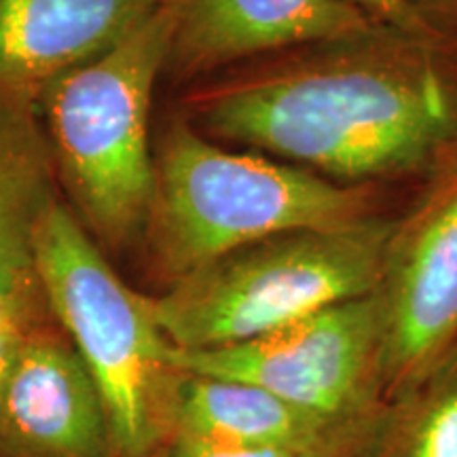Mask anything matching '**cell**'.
Instances as JSON below:
<instances>
[{
	"instance_id": "6da1fadb",
	"label": "cell",
	"mask_w": 457,
	"mask_h": 457,
	"mask_svg": "<svg viewBox=\"0 0 457 457\" xmlns=\"http://www.w3.org/2000/svg\"><path fill=\"white\" fill-rule=\"evenodd\" d=\"M426 45L379 26L307 64L210 96L202 119L219 138L324 179L420 170L457 140V94Z\"/></svg>"
},
{
	"instance_id": "7a4b0ae2",
	"label": "cell",
	"mask_w": 457,
	"mask_h": 457,
	"mask_svg": "<svg viewBox=\"0 0 457 457\" xmlns=\"http://www.w3.org/2000/svg\"><path fill=\"white\" fill-rule=\"evenodd\" d=\"M34 262L51 316L104 400L117 457H165L179 430L182 369L153 312L98 244L57 202L34 236Z\"/></svg>"
},
{
	"instance_id": "3957f363",
	"label": "cell",
	"mask_w": 457,
	"mask_h": 457,
	"mask_svg": "<svg viewBox=\"0 0 457 457\" xmlns=\"http://www.w3.org/2000/svg\"><path fill=\"white\" fill-rule=\"evenodd\" d=\"M364 219L367 193L358 185L225 151L187 123L171 125L159 145L146 228L170 284L242 245Z\"/></svg>"
},
{
	"instance_id": "277c9868",
	"label": "cell",
	"mask_w": 457,
	"mask_h": 457,
	"mask_svg": "<svg viewBox=\"0 0 457 457\" xmlns=\"http://www.w3.org/2000/svg\"><path fill=\"white\" fill-rule=\"evenodd\" d=\"M398 222L369 219L305 228L242 245L153 296V312L180 352L256 339L324 307L379 288Z\"/></svg>"
},
{
	"instance_id": "5b68a950",
	"label": "cell",
	"mask_w": 457,
	"mask_h": 457,
	"mask_svg": "<svg viewBox=\"0 0 457 457\" xmlns=\"http://www.w3.org/2000/svg\"><path fill=\"white\" fill-rule=\"evenodd\" d=\"M176 26L163 0L119 43L45 91L57 174L96 236L123 248L146 227L155 187L148 112Z\"/></svg>"
},
{
	"instance_id": "8992f818",
	"label": "cell",
	"mask_w": 457,
	"mask_h": 457,
	"mask_svg": "<svg viewBox=\"0 0 457 457\" xmlns=\"http://www.w3.org/2000/svg\"><path fill=\"white\" fill-rule=\"evenodd\" d=\"M171 360L188 373L244 381L350 420H375L390 403L386 313L377 290L237 345L174 350Z\"/></svg>"
},
{
	"instance_id": "52a82bcc",
	"label": "cell",
	"mask_w": 457,
	"mask_h": 457,
	"mask_svg": "<svg viewBox=\"0 0 457 457\" xmlns=\"http://www.w3.org/2000/svg\"><path fill=\"white\" fill-rule=\"evenodd\" d=\"M377 293L386 313L387 398L457 343V180L398 222Z\"/></svg>"
},
{
	"instance_id": "ba28073f",
	"label": "cell",
	"mask_w": 457,
	"mask_h": 457,
	"mask_svg": "<svg viewBox=\"0 0 457 457\" xmlns=\"http://www.w3.org/2000/svg\"><path fill=\"white\" fill-rule=\"evenodd\" d=\"M0 457H117L98 386L55 320L32 328L4 387Z\"/></svg>"
},
{
	"instance_id": "9c48e42d",
	"label": "cell",
	"mask_w": 457,
	"mask_h": 457,
	"mask_svg": "<svg viewBox=\"0 0 457 457\" xmlns=\"http://www.w3.org/2000/svg\"><path fill=\"white\" fill-rule=\"evenodd\" d=\"M168 64L205 72L296 45H333L379 28L347 0H174Z\"/></svg>"
},
{
	"instance_id": "30bf717a",
	"label": "cell",
	"mask_w": 457,
	"mask_h": 457,
	"mask_svg": "<svg viewBox=\"0 0 457 457\" xmlns=\"http://www.w3.org/2000/svg\"><path fill=\"white\" fill-rule=\"evenodd\" d=\"M381 417L328 415L259 386L182 370L176 434L271 449L290 457H367Z\"/></svg>"
},
{
	"instance_id": "8fae6325",
	"label": "cell",
	"mask_w": 457,
	"mask_h": 457,
	"mask_svg": "<svg viewBox=\"0 0 457 457\" xmlns=\"http://www.w3.org/2000/svg\"><path fill=\"white\" fill-rule=\"evenodd\" d=\"M163 0H0V94L26 104L94 60Z\"/></svg>"
},
{
	"instance_id": "7c38bea8",
	"label": "cell",
	"mask_w": 457,
	"mask_h": 457,
	"mask_svg": "<svg viewBox=\"0 0 457 457\" xmlns=\"http://www.w3.org/2000/svg\"><path fill=\"white\" fill-rule=\"evenodd\" d=\"M55 176L54 146L34 106L0 94V293L32 305H47L34 236L60 202Z\"/></svg>"
},
{
	"instance_id": "4fadbf2b",
	"label": "cell",
	"mask_w": 457,
	"mask_h": 457,
	"mask_svg": "<svg viewBox=\"0 0 457 457\" xmlns=\"http://www.w3.org/2000/svg\"><path fill=\"white\" fill-rule=\"evenodd\" d=\"M367 457H457V343L390 398Z\"/></svg>"
},
{
	"instance_id": "5bb4252c",
	"label": "cell",
	"mask_w": 457,
	"mask_h": 457,
	"mask_svg": "<svg viewBox=\"0 0 457 457\" xmlns=\"http://www.w3.org/2000/svg\"><path fill=\"white\" fill-rule=\"evenodd\" d=\"M377 24L417 41H430L434 28L413 0H347Z\"/></svg>"
},
{
	"instance_id": "9a60e30c",
	"label": "cell",
	"mask_w": 457,
	"mask_h": 457,
	"mask_svg": "<svg viewBox=\"0 0 457 457\" xmlns=\"http://www.w3.org/2000/svg\"><path fill=\"white\" fill-rule=\"evenodd\" d=\"M165 457H290L271 449L248 447V445H236L225 441H210V438L188 436V434H176L170 443Z\"/></svg>"
},
{
	"instance_id": "2e32d148",
	"label": "cell",
	"mask_w": 457,
	"mask_h": 457,
	"mask_svg": "<svg viewBox=\"0 0 457 457\" xmlns=\"http://www.w3.org/2000/svg\"><path fill=\"white\" fill-rule=\"evenodd\" d=\"M37 327H41V324H20V322L0 324V400H3L4 387H7L9 377L13 373V367L17 358H20L21 347H24V343L28 339V335L32 333V328Z\"/></svg>"
},
{
	"instance_id": "e0dca14e",
	"label": "cell",
	"mask_w": 457,
	"mask_h": 457,
	"mask_svg": "<svg viewBox=\"0 0 457 457\" xmlns=\"http://www.w3.org/2000/svg\"><path fill=\"white\" fill-rule=\"evenodd\" d=\"M51 318L54 316H51L47 305H32V303L13 299V296L0 293V324H43Z\"/></svg>"
}]
</instances>
